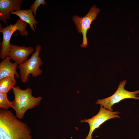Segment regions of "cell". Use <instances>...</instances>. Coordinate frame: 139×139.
<instances>
[{"mask_svg":"<svg viewBox=\"0 0 139 139\" xmlns=\"http://www.w3.org/2000/svg\"><path fill=\"white\" fill-rule=\"evenodd\" d=\"M10 111L0 110V139H32L31 130Z\"/></svg>","mask_w":139,"mask_h":139,"instance_id":"obj_1","label":"cell"},{"mask_svg":"<svg viewBox=\"0 0 139 139\" xmlns=\"http://www.w3.org/2000/svg\"><path fill=\"white\" fill-rule=\"evenodd\" d=\"M12 90L14 98L12 101L11 107L15 110L16 117L19 119L24 118L28 110L39 105L42 99L40 96H33L32 90L29 87L22 90L18 86L14 87Z\"/></svg>","mask_w":139,"mask_h":139,"instance_id":"obj_2","label":"cell"},{"mask_svg":"<svg viewBox=\"0 0 139 139\" xmlns=\"http://www.w3.org/2000/svg\"><path fill=\"white\" fill-rule=\"evenodd\" d=\"M41 49L40 45H37L35 51L31 57L23 63L18 65L17 68L19 70L20 77L23 83L27 82L30 74L35 78L41 74L42 71L40 67L42 65L43 62L39 56Z\"/></svg>","mask_w":139,"mask_h":139,"instance_id":"obj_3","label":"cell"},{"mask_svg":"<svg viewBox=\"0 0 139 139\" xmlns=\"http://www.w3.org/2000/svg\"><path fill=\"white\" fill-rule=\"evenodd\" d=\"M27 23L21 19H18L14 24H10L5 27H3L0 25V32L3 34V39L1 42L0 58L3 60L8 56L11 44L10 41L13 34L16 30L20 32L21 36H27L28 34L26 30Z\"/></svg>","mask_w":139,"mask_h":139,"instance_id":"obj_4","label":"cell"},{"mask_svg":"<svg viewBox=\"0 0 139 139\" xmlns=\"http://www.w3.org/2000/svg\"><path fill=\"white\" fill-rule=\"evenodd\" d=\"M126 83V80L120 81L118 88L115 93L107 98L100 99H98L96 102V104H99L105 108L113 111L112 106L123 99L132 98L139 100V97L137 95L139 93V90L134 92L128 91L125 89L124 86Z\"/></svg>","mask_w":139,"mask_h":139,"instance_id":"obj_5","label":"cell"},{"mask_svg":"<svg viewBox=\"0 0 139 139\" xmlns=\"http://www.w3.org/2000/svg\"><path fill=\"white\" fill-rule=\"evenodd\" d=\"M100 9L93 5L90 8L87 14L83 17H80L76 15L73 16L72 20L76 26V29L83 36V41L80 46L82 48L87 47L88 46L86 34L88 30L90 28L92 22L97 18Z\"/></svg>","mask_w":139,"mask_h":139,"instance_id":"obj_6","label":"cell"},{"mask_svg":"<svg viewBox=\"0 0 139 139\" xmlns=\"http://www.w3.org/2000/svg\"><path fill=\"white\" fill-rule=\"evenodd\" d=\"M119 111H110L100 106L99 112L97 114L91 118L84 119L81 121V123H88L89 125L90 130L89 133L85 139H92V134L94 131L99 128L100 125L107 120L116 118H119Z\"/></svg>","mask_w":139,"mask_h":139,"instance_id":"obj_7","label":"cell"},{"mask_svg":"<svg viewBox=\"0 0 139 139\" xmlns=\"http://www.w3.org/2000/svg\"><path fill=\"white\" fill-rule=\"evenodd\" d=\"M22 0H1L0 1V20L5 24L8 19H11L10 13L21 10Z\"/></svg>","mask_w":139,"mask_h":139,"instance_id":"obj_8","label":"cell"},{"mask_svg":"<svg viewBox=\"0 0 139 139\" xmlns=\"http://www.w3.org/2000/svg\"><path fill=\"white\" fill-rule=\"evenodd\" d=\"M34 51L31 46H21L11 44L8 56L18 64H22L28 59L29 56Z\"/></svg>","mask_w":139,"mask_h":139,"instance_id":"obj_9","label":"cell"},{"mask_svg":"<svg viewBox=\"0 0 139 139\" xmlns=\"http://www.w3.org/2000/svg\"><path fill=\"white\" fill-rule=\"evenodd\" d=\"M10 57L8 56L0 63V80L7 76L15 75L17 78L20 75L17 72L18 64L12 63Z\"/></svg>","mask_w":139,"mask_h":139,"instance_id":"obj_10","label":"cell"},{"mask_svg":"<svg viewBox=\"0 0 139 139\" xmlns=\"http://www.w3.org/2000/svg\"><path fill=\"white\" fill-rule=\"evenodd\" d=\"M10 14H15L18 16L20 19L24 22L28 24L31 29L34 31H35V28H36V25L38 23L35 20L33 12L30 9L20 10L12 12Z\"/></svg>","mask_w":139,"mask_h":139,"instance_id":"obj_11","label":"cell"},{"mask_svg":"<svg viewBox=\"0 0 139 139\" xmlns=\"http://www.w3.org/2000/svg\"><path fill=\"white\" fill-rule=\"evenodd\" d=\"M16 83L15 75H14L7 76L0 80V92L7 93L14 87Z\"/></svg>","mask_w":139,"mask_h":139,"instance_id":"obj_12","label":"cell"},{"mask_svg":"<svg viewBox=\"0 0 139 139\" xmlns=\"http://www.w3.org/2000/svg\"><path fill=\"white\" fill-rule=\"evenodd\" d=\"M12 101L8 99L7 93L0 92V108L1 109L8 110L11 107Z\"/></svg>","mask_w":139,"mask_h":139,"instance_id":"obj_13","label":"cell"},{"mask_svg":"<svg viewBox=\"0 0 139 139\" xmlns=\"http://www.w3.org/2000/svg\"><path fill=\"white\" fill-rule=\"evenodd\" d=\"M46 2L44 0H36L33 3L31 6L30 9L34 13V16H36V11L37 8L41 4L45 6Z\"/></svg>","mask_w":139,"mask_h":139,"instance_id":"obj_14","label":"cell"}]
</instances>
